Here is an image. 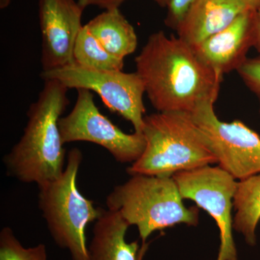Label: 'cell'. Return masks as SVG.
I'll use <instances>...</instances> for the list:
<instances>
[{
    "label": "cell",
    "instance_id": "obj_1",
    "mask_svg": "<svg viewBox=\"0 0 260 260\" xmlns=\"http://www.w3.org/2000/svg\"><path fill=\"white\" fill-rule=\"evenodd\" d=\"M135 65L158 112L193 114L218 99L223 75L205 64L180 38L167 37L162 30L153 32L135 58Z\"/></svg>",
    "mask_w": 260,
    "mask_h": 260
},
{
    "label": "cell",
    "instance_id": "obj_2",
    "mask_svg": "<svg viewBox=\"0 0 260 260\" xmlns=\"http://www.w3.org/2000/svg\"><path fill=\"white\" fill-rule=\"evenodd\" d=\"M44 81L27 112L23 135L3 158L8 176L38 186L57 179L67 161L59 121L70 104L69 88L56 80Z\"/></svg>",
    "mask_w": 260,
    "mask_h": 260
},
{
    "label": "cell",
    "instance_id": "obj_3",
    "mask_svg": "<svg viewBox=\"0 0 260 260\" xmlns=\"http://www.w3.org/2000/svg\"><path fill=\"white\" fill-rule=\"evenodd\" d=\"M142 133L146 146L126 169L129 175L173 177L177 173L218 164L192 114L157 112L145 116Z\"/></svg>",
    "mask_w": 260,
    "mask_h": 260
},
{
    "label": "cell",
    "instance_id": "obj_4",
    "mask_svg": "<svg viewBox=\"0 0 260 260\" xmlns=\"http://www.w3.org/2000/svg\"><path fill=\"white\" fill-rule=\"evenodd\" d=\"M131 177L114 186L106 205L107 209L119 212L130 226L138 228L143 243L157 231L178 224L198 225L199 209L184 205L174 177L144 174Z\"/></svg>",
    "mask_w": 260,
    "mask_h": 260
},
{
    "label": "cell",
    "instance_id": "obj_5",
    "mask_svg": "<svg viewBox=\"0 0 260 260\" xmlns=\"http://www.w3.org/2000/svg\"><path fill=\"white\" fill-rule=\"evenodd\" d=\"M83 154L73 148L57 179L38 186L39 208L54 242L69 251L72 260H88L86 228L100 216L102 208L80 193L77 177Z\"/></svg>",
    "mask_w": 260,
    "mask_h": 260
},
{
    "label": "cell",
    "instance_id": "obj_6",
    "mask_svg": "<svg viewBox=\"0 0 260 260\" xmlns=\"http://www.w3.org/2000/svg\"><path fill=\"white\" fill-rule=\"evenodd\" d=\"M43 80H56L68 88L87 89L95 92L106 107L129 121L135 132L142 133L146 112L143 95L145 84L135 72L102 71L72 63L59 69L42 71Z\"/></svg>",
    "mask_w": 260,
    "mask_h": 260
},
{
    "label": "cell",
    "instance_id": "obj_7",
    "mask_svg": "<svg viewBox=\"0 0 260 260\" xmlns=\"http://www.w3.org/2000/svg\"><path fill=\"white\" fill-rule=\"evenodd\" d=\"M173 177L183 199L192 200L215 220L220 233L216 260H239L232 218L238 181L220 167L211 166L177 173Z\"/></svg>",
    "mask_w": 260,
    "mask_h": 260
},
{
    "label": "cell",
    "instance_id": "obj_8",
    "mask_svg": "<svg viewBox=\"0 0 260 260\" xmlns=\"http://www.w3.org/2000/svg\"><path fill=\"white\" fill-rule=\"evenodd\" d=\"M77 90L78 96L73 110L59 121L63 143L90 142L105 148L121 164H133L138 160L146 146L143 133H124L100 112L90 90Z\"/></svg>",
    "mask_w": 260,
    "mask_h": 260
},
{
    "label": "cell",
    "instance_id": "obj_9",
    "mask_svg": "<svg viewBox=\"0 0 260 260\" xmlns=\"http://www.w3.org/2000/svg\"><path fill=\"white\" fill-rule=\"evenodd\" d=\"M191 114L218 167L239 181L260 174V136L255 131L242 121L220 120L213 104L202 106Z\"/></svg>",
    "mask_w": 260,
    "mask_h": 260
},
{
    "label": "cell",
    "instance_id": "obj_10",
    "mask_svg": "<svg viewBox=\"0 0 260 260\" xmlns=\"http://www.w3.org/2000/svg\"><path fill=\"white\" fill-rule=\"evenodd\" d=\"M42 32V71L59 69L74 62L73 50L83 28L84 8L76 0H38Z\"/></svg>",
    "mask_w": 260,
    "mask_h": 260
},
{
    "label": "cell",
    "instance_id": "obj_11",
    "mask_svg": "<svg viewBox=\"0 0 260 260\" xmlns=\"http://www.w3.org/2000/svg\"><path fill=\"white\" fill-rule=\"evenodd\" d=\"M256 10H246L222 31L194 47L205 64L223 75L237 70L255 42Z\"/></svg>",
    "mask_w": 260,
    "mask_h": 260
},
{
    "label": "cell",
    "instance_id": "obj_12",
    "mask_svg": "<svg viewBox=\"0 0 260 260\" xmlns=\"http://www.w3.org/2000/svg\"><path fill=\"white\" fill-rule=\"evenodd\" d=\"M249 10L242 0H196L177 29L178 37L195 47Z\"/></svg>",
    "mask_w": 260,
    "mask_h": 260
},
{
    "label": "cell",
    "instance_id": "obj_13",
    "mask_svg": "<svg viewBox=\"0 0 260 260\" xmlns=\"http://www.w3.org/2000/svg\"><path fill=\"white\" fill-rule=\"evenodd\" d=\"M129 226L119 212L102 208L93 225L88 260H143L148 244L140 247L138 241L126 242Z\"/></svg>",
    "mask_w": 260,
    "mask_h": 260
},
{
    "label": "cell",
    "instance_id": "obj_14",
    "mask_svg": "<svg viewBox=\"0 0 260 260\" xmlns=\"http://www.w3.org/2000/svg\"><path fill=\"white\" fill-rule=\"evenodd\" d=\"M85 25L103 47L119 59H124L136 50V32L119 8L105 10Z\"/></svg>",
    "mask_w": 260,
    "mask_h": 260
},
{
    "label": "cell",
    "instance_id": "obj_15",
    "mask_svg": "<svg viewBox=\"0 0 260 260\" xmlns=\"http://www.w3.org/2000/svg\"><path fill=\"white\" fill-rule=\"evenodd\" d=\"M233 228L249 246L256 244V230L260 221V174L238 181L234 195Z\"/></svg>",
    "mask_w": 260,
    "mask_h": 260
},
{
    "label": "cell",
    "instance_id": "obj_16",
    "mask_svg": "<svg viewBox=\"0 0 260 260\" xmlns=\"http://www.w3.org/2000/svg\"><path fill=\"white\" fill-rule=\"evenodd\" d=\"M73 59L79 66L102 71L122 70L124 64V59L109 53L85 25L77 37Z\"/></svg>",
    "mask_w": 260,
    "mask_h": 260
},
{
    "label": "cell",
    "instance_id": "obj_17",
    "mask_svg": "<svg viewBox=\"0 0 260 260\" xmlns=\"http://www.w3.org/2000/svg\"><path fill=\"white\" fill-rule=\"evenodd\" d=\"M0 260H48L45 244L25 247L11 228L5 226L0 232Z\"/></svg>",
    "mask_w": 260,
    "mask_h": 260
},
{
    "label": "cell",
    "instance_id": "obj_18",
    "mask_svg": "<svg viewBox=\"0 0 260 260\" xmlns=\"http://www.w3.org/2000/svg\"><path fill=\"white\" fill-rule=\"evenodd\" d=\"M237 72L247 88L256 95L259 102L260 116V54L247 58Z\"/></svg>",
    "mask_w": 260,
    "mask_h": 260
},
{
    "label": "cell",
    "instance_id": "obj_19",
    "mask_svg": "<svg viewBox=\"0 0 260 260\" xmlns=\"http://www.w3.org/2000/svg\"><path fill=\"white\" fill-rule=\"evenodd\" d=\"M196 0H171L164 23L169 28L177 30L179 24Z\"/></svg>",
    "mask_w": 260,
    "mask_h": 260
},
{
    "label": "cell",
    "instance_id": "obj_20",
    "mask_svg": "<svg viewBox=\"0 0 260 260\" xmlns=\"http://www.w3.org/2000/svg\"><path fill=\"white\" fill-rule=\"evenodd\" d=\"M126 0H91L89 5H95L102 9L113 10L119 8L120 5ZM161 8H168L171 0H153Z\"/></svg>",
    "mask_w": 260,
    "mask_h": 260
},
{
    "label": "cell",
    "instance_id": "obj_21",
    "mask_svg": "<svg viewBox=\"0 0 260 260\" xmlns=\"http://www.w3.org/2000/svg\"><path fill=\"white\" fill-rule=\"evenodd\" d=\"M254 47L260 54V7L259 9L256 10V35Z\"/></svg>",
    "mask_w": 260,
    "mask_h": 260
},
{
    "label": "cell",
    "instance_id": "obj_22",
    "mask_svg": "<svg viewBox=\"0 0 260 260\" xmlns=\"http://www.w3.org/2000/svg\"><path fill=\"white\" fill-rule=\"evenodd\" d=\"M250 10H257L260 7V0H242Z\"/></svg>",
    "mask_w": 260,
    "mask_h": 260
},
{
    "label": "cell",
    "instance_id": "obj_23",
    "mask_svg": "<svg viewBox=\"0 0 260 260\" xmlns=\"http://www.w3.org/2000/svg\"><path fill=\"white\" fill-rule=\"evenodd\" d=\"M10 2L11 0H0V8L2 10H4L8 8L10 4Z\"/></svg>",
    "mask_w": 260,
    "mask_h": 260
},
{
    "label": "cell",
    "instance_id": "obj_24",
    "mask_svg": "<svg viewBox=\"0 0 260 260\" xmlns=\"http://www.w3.org/2000/svg\"><path fill=\"white\" fill-rule=\"evenodd\" d=\"M77 1L78 2V3H79V5L82 8L85 9V8L88 6L89 3H90L91 0H77Z\"/></svg>",
    "mask_w": 260,
    "mask_h": 260
}]
</instances>
